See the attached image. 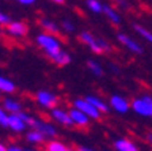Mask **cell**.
<instances>
[{
    "instance_id": "6da1fadb",
    "label": "cell",
    "mask_w": 152,
    "mask_h": 151,
    "mask_svg": "<svg viewBox=\"0 0 152 151\" xmlns=\"http://www.w3.org/2000/svg\"><path fill=\"white\" fill-rule=\"evenodd\" d=\"M80 41L84 42L90 49L94 52V53H107V52H111V46L106 40L103 38H96L88 32H82L79 35Z\"/></svg>"
},
{
    "instance_id": "7a4b0ae2",
    "label": "cell",
    "mask_w": 152,
    "mask_h": 151,
    "mask_svg": "<svg viewBox=\"0 0 152 151\" xmlns=\"http://www.w3.org/2000/svg\"><path fill=\"white\" fill-rule=\"evenodd\" d=\"M37 42H38V45H39L41 48H44L45 52H46V55L50 57V59L56 57L57 55L61 52L60 41H58L56 37L50 35V34H41V35H38Z\"/></svg>"
},
{
    "instance_id": "3957f363",
    "label": "cell",
    "mask_w": 152,
    "mask_h": 151,
    "mask_svg": "<svg viewBox=\"0 0 152 151\" xmlns=\"http://www.w3.org/2000/svg\"><path fill=\"white\" fill-rule=\"evenodd\" d=\"M130 108L139 116L152 117V97L151 95H142V97L134 98L130 104Z\"/></svg>"
},
{
    "instance_id": "277c9868",
    "label": "cell",
    "mask_w": 152,
    "mask_h": 151,
    "mask_svg": "<svg viewBox=\"0 0 152 151\" xmlns=\"http://www.w3.org/2000/svg\"><path fill=\"white\" fill-rule=\"evenodd\" d=\"M73 106H75L76 109L82 110L83 113H86L87 116L90 117V119H92V120H101L102 113L94 106V105L90 104L86 98H79V99H75V101H73Z\"/></svg>"
},
{
    "instance_id": "5b68a950",
    "label": "cell",
    "mask_w": 152,
    "mask_h": 151,
    "mask_svg": "<svg viewBox=\"0 0 152 151\" xmlns=\"http://www.w3.org/2000/svg\"><path fill=\"white\" fill-rule=\"evenodd\" d=\"M117 40L122 46H125L128 50H130L132 53H134V55H141L142 53V46L141 45H140L136 40H133L132 37H129L128 34H125V33H118Z\"/></svg>"
},
{
    "instance_id": "8992f818",
    "label": "cell",
    "mask_w": 152,
    "mask_h": 151,
    "mask_svg": "<svg viewBox=\"0 0 152 151\" xmlns=\"http://www.w3.org/2000/svg\"><path fill=\"white\" fill-rule=\"evenodd\" d=\"M109 102H110V106L113 108V110H115V112L120 113V114L128 113L129 109H130L129 101H128L125 97H122V95H118V94L111 95L110 99H109Z\"/></svg>"
},
{
    "instance_id": "52a82bcc",
    "label": "cell",
    "mask_w": 152,
    "mask_h": 151,
    "mask_svg": "<svg viewBox=\"0 0 152 151\" xmlns=\"http://www.w3.org/2000/svg\"><path fill=\"white\" fill-rule=\"evenodd\" d=\"M69 116H71V119H72L73 125L80 127V128L87 127L90 124V120H91L88 116H87V114L83 113L82 110L76 109V108H73V109L69 110Z\"/></svg>"
},
{
    "instance_id": "ba28073f",
    "label": "cell",
    "mask_w": 152,
    "mask_h": 151,
    "mask_svg": "<svg viewBox=\"0 0 152 151\" xmlns=\"http://www.w3.org/2000/svg\"><path fill=\"white\" fill-rule=\"evenodd\" d=\"M37 99H38V102H39L42 106L49 108V109L56 108L57 102H58V98H57L56 95L50 94L49 91H39L37 94Z\"/></svg>"
},
{
    "instance_id": "9c48e42d",
    "label": "cell",
    "mask_w": 152,
    "mask_h": 151,
    "mask_svg": "<svg viewBox=\"0 0 152 151\" xmlns=\"http://www.w3.org/2000/svg\"><path fill=\"white\" fill-rule=\"evenodd\" d=\"M52 117H53L56 121H58L60 124H63V125H68V127L73 125L72 119H71L69 113H66L65 110H63V109H57V108H53Z\"/></svg>"
},
{
    "instance_id": "30bf717a",
    "label": "cell",
    "mask_w": 152,
    "mask_h": 151,
    "mask_svg": "<svg viewBox=\"0 0 152 151\" xmlns=\"http://www.w3.org/2000/svg\"><path fill=\"white\" fill-rule=\"evenodd\" d=\"M114 148L117 151H140L139 147H137L132 140L125 139V138L117 139V140L114 142Z\"/></svg>"
},
{
    "instance_id": "8fae6325",
    "label": "cell",
    "mask_w": 152,
    "mask_h": 151,
    "mask_svg": "<svg viewBox=\"0 0 152 151\" xmlns=\"http://www.w3.org/2000/svg\"><path fill=\"white\" fill-rule=\"evenodd\" d=\"M102 14H104V15H106V18H107L111 23H114V25H120V23H121V15H120V13H117V10L113 8L111 6L103 4Z\"/></svg>"
},
{
    "instance_id": "7c38bea8",
    "label": "cell",
    "mask_w": 152,
    "mask_h": 151,
    "mask_svg": "<svg viewBox=\"0 0 152 151\" xmlns=\"http://www.w3.org/2000/svg\"><path fill=\"white\" fill-rule=\"evenodd\" d=\"M86 99L88 101L91 105H94V106L101 113H107L109 112V105L106 104L101 97H96V95H87Z\"/></svg>"
},
{
    "instance_id": "4fadbf2b",
    "label": "cell",
    "mask_w": 152,
    "mask_h": 151,
    "mask_svg": "<svg viewBox=\"0 0 152 151\" xmlns=\"http://www.w3.org/2000/svg\"><path fill=\"white\" fill-rule=\"evenodd\" d=\"M34 128L37 129V131H39L44 136H56V133H57L56 128H54L52 124L45 123V121H37Z\"/></svg>"
},
{
    "instance_id": "5bb4252c",
    "label": "cell",
    "mask_w": 152,
    "mask_h": 151,
    "mask_svg": "<svg viewBox=\"0 0 152 151\" xmlns=\"http://www.w3.org/2000/svg\"><path fill=\"white\" fill-rule=\"evenodd\" d=\"M44 151H73L71 147L65 146L58 140H50L44 146Z\"/></svg>"
},
{
    "instance_id": "9a60e30c",
    "label": "cell",
    "mask_w": 152,
    "mask_h": 151,
    "mask_svg": "<svg viewBox=\"0 0 152 151\" xmlns=\"http://www.w3.org/2000/svg\"><path fill=\"white\" fill-rule=\"evenodd\" d=\"M7 30H8L11 34H16V35H25L27 33V26L25 23L20 22H14V23H8L6 26Z\"/></svg>"
},
{
    "instance_id": "2e32d148",
    "label": "cell",
    "mask_w": 152,
    "mask_h": 151,
    "mask_svg": "<svg viewBox=\"0 0 152 151\" xmlns=\"http://www.w3.org/2000/svg\"><path fill=\"white\" fill-rule=\"evenodd\" d=\"M8 127H11L14 131L19 132V131H22L25 128V123H23V120L18 114H14V116H11L8 119Z\"/></svg>"
},
{
    "instance_id": "e0dca14e",
    "label": "cell",
    "mask_w": 152,
    "mask_h": 151,
    "mask_svg": "<svg viewBox=\"0 0 152 151\" xmlns=\"http://www.w3.org/2000/svg\"><path fill=\"white\" fill-rule=\"evenodd\" d=\"M133 29H134V32H136L137 34H140L147 42H149V44L152 45V32H149L148 29L141 26V25H134Z\"/></svg>"
},
{
    "instance_id": "ac0fdd59",
    "label": "cell",
    "mask_w": 152,
    "mask_h": 151,
    "mask_svg": "<svg viewBox=\"0 0 152 151\" xmlns=\"http://www.w3.org/2000/svg\"><path fill=\"white\" fill-rule=\"evenodd\" d=\"M87 67H88V69L91 71L92 75L98 76V78H101V76L103 75V68H102V66L98 63V61H95V60H88V61H87Z\"/></svg>"
},
{
    "instance_id": "d6986e66",
    "label": "cell",
    "mask_w": 152,
    "mask_h": 151,
    "mask_svg": "<svg viewBox=\"0 0 152 151\" xmlns=\"http://www.w3.org/2000/svg\"><path fill=\"white\" fill-rule=\"evenodd\" d=\"M39 25L45 29V32L49 33V34H58V27H57L56 23L48 21V19H41Z\"/></svg>"
},
{
    "instance_id": "ffe728a7",
    "label": "cell",
    "mask_w": 152,
    "mask_h": 151,
    "mask_svg": "<svg viewBox=\"0 0 152 151\" xmlns=\"http://www.w3.org/2000/svg\"><path fill=\"white\" fill-rule=\"evenodd\" d=\"M86 4L88 7V10L94 14H102V10H103V4L99 0H86Z\"/></svg>"
},
{
    "instance_id": "44dd1931",
    "label": "cell",
    "mask_w": 152,
    "mask_h": 151,
    "mask_svg": "<svg viewBox=\"0 0 152 151\" xmlns=\"http://www.w3.org/2000/svg\"><path fill=\"white\" fill-rule=\"evenodd\" d=\"M52 60H53L56 64H58V66H66V64L71 63V56L66 53V52H63V50H61L60 53L57 55L56 57H53Z\"/></svg>"
},
{
    "instance_id": "7402d4cb",
    "label": "cell",
    "mask_w": 152,
    "mask_h": 151,
    "mask_svg": "<svg viewBox=\"0 0 152 151\" xmlns=\"http://www.w3.org/2000/svg\"><path fill=\"white\" fill-rule=\"evenodd\" d=\"M44 139H45V136L42 135L39 131H33V132H30L27 135V140L28 142H31V143H37V144H39V143H42L44 142Z\"/></svg>"
},
{
    "instance_id": "603a6c76",
    "label": "cell",
    "mask_w": 152,
    "mask_h": 151,
    "mask_svg": "<svg viewBox=\"0 0 152 151\" xmlns=\"http://www.w3.org/2000/svg\"><path fill=\"white\" fill-rule=\"evenodd\" d=\"M0 88L4 90V91H14V90H15V86L11 82H8L7 79L0 78Z\"/></svg>"
},
{
    "instance_id": "cb8c5ba5",
    "label": "cell",
    "mask_w": 152,
    "mask_h": 151,
    "mask_svg": "<svg viewBox=\"0 0 152 151\" xmlns=\"http://www.w3.org/2000/svg\"><path fill=\"white\" fill-rule=\"evenodd\" d=\"M6 108L8 110H11V112H15V113H18L19 109H20V106H19L16 102H12V101H6Z\"/></svg>"
},
{
    "instance_id": "d4e9b609",
    "label": "cell",
    "mask_w": 152,
    "mask_h": 151,
    "mask_svg": "<svg viewBox=\"0 0 152 151\" xmlns=\"http://www.w3.org/2000/svg\"><path fill=\"white\" fill-rule=\"evenodd\" d=\"M63 27L65 29L66 32H69V33H72L73 30H75V26L72 25V22H71V21H64V22H63Z\"/></svg>"
},
{
    "instance_id": "484cf974",
    "label": "cell",
    "mask_w": 152,
    "mask_h": 151,
    "mask_svg": "<svg viewBox=\"0 0 152 151\" xmlns=\"http://www.w3.org/2000/svg\"><path fill=\"white\" fill-rule=\"evenodd\" d=\"M0 124H3V125H8V117L0 110Z\"/></svg>"
},
{
    "instance_id": "4316f807",
    "label": "cell",
    "mask_w": 152,
    "mask_h": 151,
    "mask_svg": "<svg viewBox=\"0 0 152 151\" xmlns=\"http://www.w3.org/2000/svg\"><path fill=\"white\" fill-rule=\"evenodd\" d=\"M10 19H8V16H6V15H3V14H0V23H7Z\"/></svg>"
},
{
    "instance_id": "83f0119b",
    "label": "cell",
    "mask_w": 152,
    "mask_h": 151,
    "mask_svg": "<svg viewBox=\"0 0 152 151\" xmlns=\"http://www.w3.org/2000/svg\"><path fill=\"white\" fill-rule=\"evenodd\" d=\"M110 69L113 71V72H115V74H120V69L117 68V66H115V64H110Z\"/></svg>"
},
{
    "instance_id": "f1b7e54d",
    "label": "cell",
    "mask_w": 152,
    "mask_h": 151,
    "mask_svg": "<svg viewBox=\"0 0 152 151\" xmlns=\"http://www.w3.org/2000/svg\"><path fill=\"white\" fill-rule=\"evenodd\" d=\"M77 151H94V150L88 147H84V146H80V147H77Z\"/></svg>"
},
{
    "instance_id": "f546056e",
    "label": "cell",
    "mask_w": 152,
    "mask_h": 151,
    "mask_svg": "<svg viewBox=\"0 0 152 151\" xmlns=\"http://www.w3.org/2000/svg\"><path fill=\"white\" fill-rule=\"evenodd\" d=\"M147 140H148V143L152 146V132H148V133H147Z\"/></svg>"
},
{
    "instance_id": "4dcf8cb0",
    "label": "cell",
    "mask_w": 152,
    "mask_h": 151,
    "mask_svg": "<svg viewBox=\"0 0 152 151\" xmlns=\"http://www.w3.org/2000/svg\"><path fill=\"white\" fill-rule=\"evenodd\" d=\"M117 4H120V6H122V7H125L126 6V3H125V0H114Z\"/></svg>"
},
{
    "instance_id": "1f68e13d",
    "label": "cell",
    "mask_w": 152,
    "mask_h": 151,
    "mask_svg": "<svg viewBox=\"0 0 152 151\" xmlns=\"http://www.w3.org/2000/svg\"><path fill=\"white\" fill-rule=\"evenodd\" d=\"M20 3H23V4H31V3H34V0H19Z\"/></svg>"
},
{
    "instance_id": "d6a6232c",
    "label": "cell",
    "mask_w": 152,
    "mask_h": 151,
    "mask_svg": "<svg viewBox=\"0 0 152 151\" xmlns=\"http://www.w3.org/2000/svg\"><path fill=\"white\" fill-rule=\"evenodd\" d=\"M7 151H22V150H20L19 147H11V148H8Z\"/></svg>"
},
{
    "instance_id": "836d02e7",
    "label": "cell",
    "mask_w": 152,
    "mask_h": 151,
    "mask_svg": "<svg viewBox=\"0 0 152 151\" xmlns=\"http://www.w3.org/2000/svg\"><path fill=\"white\" fill-rule=\"evenodd\" d=\"M53 3H57V4H63L64 3V0H52Z\"/></svg>"
},
{
    "instance_id": "e575fe53",
    "label": "cell",
    "mask_w": 152,
    "mask_h": 151,
    "mask_svg": "<svg viewBox=\"0 0 152 151\" xmlns=\"http://www.w3.org/2000/svg\"><path fill=\"white\" fill-rule=\"evenodd\" d=\"M0 151H7L6 146H3V144H1V143H0Z\"/></svg>"
},
{
    "instance_id": "d590c367",
    "label": "cell",
    "mask_w": 152,
    "mask_h": 151,
    "mask_svg": "<svg viewBox=\"0 0 152 151\" xmlns=\"http://www.w3.org/2000/svg\"><path fill=\"white\" fill-rule=\"evenodd\" d=\"M28 151H31V150H28Z\"/></svg>"
}]
</instances>
